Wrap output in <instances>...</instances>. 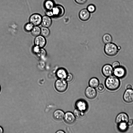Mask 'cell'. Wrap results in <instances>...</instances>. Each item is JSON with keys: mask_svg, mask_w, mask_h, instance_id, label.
<instances>
[{"mask_svg": "<svg viewBox=\"0 0 133 133\" xmlns=\"http://www.w3.org/2000/svg\"><path fill=\"white\" fill-rule=\"evenodd\" d=\"M124 100L127 103H130L133 102V89H127L123 95Z\"/></svg>", "mask_w": 133, "mask_h": 133, "instance_id": "cell-11", "label": "cell"}, {"mask_svg": "<svg viewBox=\"0 0 133 133\" xmlns=\"http://www.w3.org/2000/svg\"><path fill=\"white\" fill-rule=\"evenodd\" d=\"M127 89H132V86L130 84H128L127 86Z\"/></svg>", "mask_w": 133, "mask_h": 133, "instance_id": "cell-35", "label": "cell"}, {"mask_svg": "<svg viewBox=\"0 0 133 133\" xmlns=\"http://www.w3.org/2000/svg\"><path fill=\"white\" fill-rule=\"evenodd\" d=\"M87 0H75V2L78 4L82 5L85 3Z\"/></svg>", "mask_w": 133, "mask_h": 133, "instance_id": "cell-32", "label": "cell"}, {"mask_svg": "<svg viewBox=\"0 0 133 133\" xmlns=\"http://www.w3.org/2000/svg\"><path fill=\"white\" fill-rule=\"evenodd\" d=\"M113 73L114 75L119 78L124 77L126 74V70L123 67L120 66L114 69Z\"/></svg>", "mask_w": 133, "mask_h": 133, "instance_id": "cell-8", "label": "cell"}, {"mask_svg": "<svg viewBox=\"0 0 133 133\" xmlns=\"http://www.w3.org/2000/svg\"><path fill=\"white\" fill-rule=\"evenodd\" d=\"M102 39L103 42L105 44L111 43L112 41L111 36L108 34H104L102 37Z\"/></svg>", "mask_w": 133, "mask_h": 133, "instance_id": "cell-25", "label": "cell"}, {"mask_svg": "<svg viewBox=\"0 0 133 133\" xmlns=\"http://www.w3.org/2000/svg\"><path fill=\"white\" fill-rule=\"evenodd\" d=\"M98 90L100 92H102L104 89V86L102 84H99L97 87Z\"/></svg>", "mask_w": 133, "mask_h": 133, "instance_id": "cell-31", "label": "cell"}, {"mask_svg": "<svg viewBox=\"0 0 133 133\" xmlns=\"http://www.w3.org/2000/svg\"><path fill=\"white\" fill-rule=\"evenodd\" d=\"M52 20L51 17L46 15L42 17L41 25L42 26L49 28L51 25Z\"/></svg>", "mask_w": 133, "mask_h": 133, "instance_id": "cell-15", "label": "cell"}, {"mask_svg": "<svg viewBox=\"0 0 133 133\" xmlns=\"http://www.w3.org/2000/svg\"><path fill=\"white\" fill-rule=\"evenodd\" d=\"M99 84V81L98 79L95 77L91 78L89 82V86L94 88L97 87Z\"/></svg>", "mask_w": 133, "mask_h": 133, "instance_id": "cell-19", "label": "cell"}, {"mask_svg": "<svg viewBox=\"0 0 133 133\" xmlns=\"http://www.w3.org/2000/svg\"><path fill=\"white\" fill-rule=\"evenodd\" d=\"M46 15L50 17H53L52 11L51 10H46Z\"/></svg>", "mask_w": 133, "mask_h": 133, "instance_id": "cell-33", "label": "cell"}, {"mask_svg": "<svg viewBox=\"0 0 133 133\" xmlns=\"http://www.w3.org/2000/svg\"><path fill=\"white\" fill-rule=\"evenodd\" d=\"M85 94L86 96L90 99L94 98L97 95V92L94 88L90 86L87 87L85 89Z\"/></svg>", "mask_w": 133, "mask_h": 133, "instance_id": "cell-9", "label": "cell"}, {"mask_svg": "<svg viewBox=\"0 0 133 133\" xmlns=\"http://www.w3.org/2000/svg\"><path fill=\"white\" fill-rule=\"evenodd\" d=\"M87 9L90 13H92L95 11L96 7L94 5L91 4L88 5Z\"/></svg>", "mask_w": 133, "mask_h": 133, "instance_id": "cell-27", "label": "cell"}, {"mask_svg": "<svg viewBox=\"0 0 133 133\" xmlns=\"http://www.w3.org/2000/svg\"><path fill=\"white\" fill-rule=\"evenodd\" d=\"M117 124L118 129L121 132H125L128 129V126L127 123L121 122Z\"/></svg>", "mask_w": 133, "mask_h": 133, "instance_id": "cell-20", "label": "cell"}, {"mask_svg": "<svg viewBox=\"0 0 133 133\" xmlns=\"http://www.w3.org/2000/svg\"><path fill=\"white\" fill-rule=\"evenodd\" d=\"M42 18V17L39 14H34L30 16L29 21L34 26H39L41 24Z\"/></svg>", "mask_w": 133, "mask_h": 133, "instance_id": "cell-6", "label": "cell"}, {"mask_svg": "<svg viewBox=\"0 0 133 133\" xmlns=\"http://www.w3.org/2000/svg\"><path fill=\"white\" fill-rule=\"evenodd\" d=\"M118 48L115 44L110 43L105 44L104 51L107 55L110 56H115L118 52Z\"/></svg>", "mask_w": 133, "mask_h": 133, "instance_id": "cell-2", "label": "cell"}, {"mask_svg": "<svg viewBox=\"0 0 133 133\" xmlns=\"http://www.w3.org/2000/svg\"><path fill=\"white\" fill-rule=\"evenodd\" d=\"M73 79V75L71 73H69L68 74L65 80L67 82H70Z\"/></svg>", "mask_w": 133, "mask_h": 133, "instance_id": "cell-29", "label": "cell"}, {"mask_svg": "<svg viewBox=\"0 0 133 133\" xmlns=\"http://www.w3.org/2000/svg\"><path fill=\"white\" fill-rule=\"evenodd\" d=\"M55 87L56 90L60 92H63L67 88V82L65 79L58 78L55 82Z\"/></svg>", "mask_w": 133, "mask_h": 133, "instance_id": "cell-3", "label": "cell"}, {"mask_svg": "<svg viewBox=\"0 0 133 133\" xmlns=\"http://www.w3.org/2000/svg\"><path fill=\"white\" fill-rule=\"evenodd\" d=\"M106 88L111 91H114L118 89L120 85L119 78L114 75L107 77L105 81Z\"/></svg>", "mask_w": 133, "mask_h": 133, "instance_id": "cell-1", "label": "cell"}, {"mask_svg": "<svg viewBox=\"0 0 133 133\" xmlns=\"http://www.w3.org/2000/svg\"><path fill=\"white\" fill-rule=\"evenodd\" d=\"M90 13L87 9H84L81 10L79 12V16L80 19L83 21L88 20L90 17Z\"/></svg>", "mask_w": 133, "mask_h": 133, "instance_id": "cell-14", "label": "cell"}, {"mask_svg": "<svg viewBox=\"0 0 133 133\" xmlns=\"http://www.w3.org/2000/svg\"><path fill=\"white\" fill-rule=\"evenodd\" d=\"M53 16L59 17L64 15L65 10L63 7L59 5H55L52 10Z\"/></svg>", "mask_w": 133, "mask_h": 133, "instance_id": "cell-5", "label": "cell"}, {"mask_svg": "<svg viewBox=\"0 0 133 133\" xmlns=\"http://www.w3.org/2000/svg\"><path fill=\"white\" fill-rule=\"evenodd\" d=\"M37 56L41 59H44L47 55V52L46 50L43 48H41L39 52L36 54Z\"/></svg>", "mask_w": 133, "mask_h": 133, "instance_id": "cell-23", "label": "cell"}, {"mask_svg": "<svg viewBox=\"0 0 133 133\" xmlns=\"http://www.w3.org/2000/svg\"><path fill=\"white\" fill-rule=\"evenodd\" d=\"M64 114V112L62 110L57 109L54 112L53 117L56 120L61 121L63 119Z\"/></svg>", "mask_w": 133, "mask_h": 133, "instance_id": "cell-17", "label": "cell"}, {"mask_svg": "<svg viewBox=\"0 0 133 133\" xmlns=\"http://www.w3.org/2000/svg\"><path fill=\"white\" fill-rule=\"evenodd\" d=\"M50 32L48 28L42 26L41 28L40 35L43 37H47L50 35Z\"/></svg>", "mask_w": 133, "mask_h": 133, "instance_id": "cell-22", "label": "cell"}, {"mask_svg": "<svg viewBox=\"0 0 133 133\" xmlns=\"http://www.w3.org/2000/svg\"><path fill=\"white\" fill-rule=\"evenodd\" d=\"M55 5L52 0H46L44 3V7L46 10H51Z\"/></svg>", "mask_w": 133, "mask_h": 133, "instance_id": "cell-18", "label": "cell"}, {"mask_svg": "<svg viewBox=\"0 0 133 133\" xmlns=\"http://www.w3.org/2000/svg\"><path fill=\"white\" fill-rule=\"evenodd\" d=\"M41 28L38 26H34L31 31V34L36 37L41 34Z\"/></svg>", "mask_w": 133, "mask_h": 133, "instance_id": "cell-21", "label": "cell"}, {"mask_svg": "<svg viewBox=\"0 0 133 133\" xmlns=\"http://www.w3.org/2000/svg\"><path fill=\"white\" fill-rule=\"evenodd\" d=\"M113 69L111 65L109 64H105L102 67V73L105 77H109L112 75L113 74Z\"/></svg>", "mask_w": 133, "mask_h": 133, "instance_id": "cell-10", "label": "cell"}, {"mask_svg": "<svg viewBox=\"0 0 133 133\" xmlns=\"http://www.w3.org/2000/svg\"><path fill=\"white\" fill-rule=\"evenodd\" d=\"M1 86L0 85V92L1 91Z\"/></svg>", "mask_w": 133, "mask_h": 133, "instance_id": "cell-38", "label": "cell"}, {"mask_svg": "<svg viewBox=\"0 0 133 133\" xmlns=\"http://www.w3.org/2000/svg\"><path fill=\"white\" fill-rule=\"evenodd\" d=\"M56 133H65V132L62 130H59L58 131H57L56 132Z\"/></svg>", "mask_w": 133, "mask_h": 133, "instance_id": "cell-36", "label": "cell"}, {"mask_svg": "<svg viewBox=\"0 0 133 133\" xmlns=\"http://www.w3.org/2000/svg\"><path fill=\"white\" fill-rule=\"evenodd\" d=\"M68 73L66 70L63 68H60L56 71V75L58 79H65Z\"/></svg>", "mask_w": 133, "mask_h": 133, "instance_id": "cell-16", "label": "cell"}, {"mask_svg": "<svg viewBox=\"0 0 133 133\" xmlns=\"http://www.w3.org/2000/svg\"><path fill=\"white\" fill-rule=\"evenodd\" d=\"M34 26L31 23L29 22L25 25L24 29L26 32H31Z\"/></svg>", "mask_w": 133, "mask_h": 133, "instance_id": "cell-26", "label": "cell"}, {"mask_svg": "<svg viewBox=\"0 0 133 133\" xmlns=\"http://www.w3.org/2000/svg\"><path fill=\"white\" fill-rule=\"evenodd\" d=\"M73 113L76 117L79 118H83L85 115V112L81 111L77 109L74 110Z\"/></svg>", "mask_w": 133, "mask_h": 133, "instance_id": "cell-24", "label": "cell"}, {"mask_svg": "<svg viewBox=\"0 0 133 133\" xmlns=\"http://www.w3.org/2000/svg\"><path fill=\"white\" fill-rule=\"evenodd\" d=\"M76 118L73 113L70 111H68L65 113L63 119L66 123L71 124L75 122Z\"/></svg>", "mask_w": 133, "mask_h": 133, "instance_id": "cell-12", "label": "cell"}, {"mask_svg": "<svg viewBox=\"0 0 133 133\" xmlns=\"http://www.w3.org/2000/svg\"><path fill=\"white\" fill-rule=\"evenodd\" d=\"M128 115L125 113L121 112L118 114L116 118V122L117 124L123 122L127 123L129 119Z\"/></svg>", "mask_w": 133, "mask_h": 133, "instance_id": "cell-13", "label": "cell"}, {"mask_svg": "<svg viewBox=\"0 0 133 133\" xmlns=\"http://www.w3.org/2000/svg\"><path fill=\"white\" fill-rule=\"evenodd\" d=\"M114 69L117 68L120 66V63L118 61H115L111 65Z\"/></svg>", "mask_w": 133, "mask_h": 133, "instance_id": "cell-30", "label": "cell"}, {"mask_svg": "<svg viewBox=\"0 0 133 133\" xmlns=\"http://www.w3.org/2000/svg\"><path fill=\"white\" fill-rule=\"evenodd\" d=\"M127 124L128 126H131L133 124V119H131L129 120L127 123Z\"/></svg>", "mask_w": 133, "mask_h": 133, "instance_id": "cell-34", "label": "cell"}, {"mask_svg": "<svg viewBox=\"0 0 133 133\" xmlns=\"http://www.w3.org/2000/svg\"><path fill=\"white\" fill-rule=\"evenodd\" d=\"M3 130L2 128L0 126V133H3Z\"/></svg>", "mask_w": 133, "mask_h": 133, "instance_id": "cell-37", "label": "cell"}, {"mask_svg": "<svg viewBox=\"0 0 133 133\" xmlns=\"http://www.w3.org/2000/svg\"><path fill=\"white\" fill-rule=\"evenodd\" d=\"M75 106L76 109L84 112L87 111L88 107L87 102L83 99L77 100L75 103Z\"/></svg>", "mask_w": 133, "mask_h": 133, "instance_id": "cell-4", "label": "cell"}, {"mask_svg": "<svg viewBox=\"0 0 133 133\" xmlns=\"http://www.w3.org/2000/svg\"><path fill=\"white\" fill-rule=\"evenodd\" d=\"M34 43L35 45L38 46L40 48H43L46 45V41L45 37L40 35L35 37Z\"/></svg>", "mask_w": 133, "mask_h": 133, "instance_id": "cell-7", "label": "cell"}, {"mask_svg": "<svg viewBox=\"0 0 133 133\" xmlns=\"http://www.w3.org/2000/svg\"><path fill=\"white\" fill-rule=\"evenodd\" d=\"M41 48L37 46L34 45L32 48V50L33 52L36 54L39 51Z\"/></svg>", "mask_w": 133, "mask_h": 133, "instance_id": "cell-28", "label": "cell"}]
</instances>
